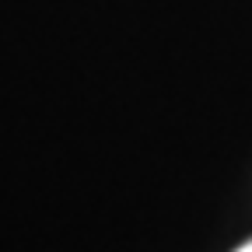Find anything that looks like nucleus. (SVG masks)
<instances>
[{
  "label": "nucleus",
  "mask_w": 252,
  "mask_h": 252,
  "mask_svg": "<svg viewBox=\"0 0 252 252\" xmlns=\"http://www.w3.org/2000/svg\"><path fill=\"white\" fill-rule=\"evenodd\" d=\"M238 252H252V242H249V245H242V249H238Z\"/></svg>",
  "instance_id": "nucleus-1"
}]
</instances>
